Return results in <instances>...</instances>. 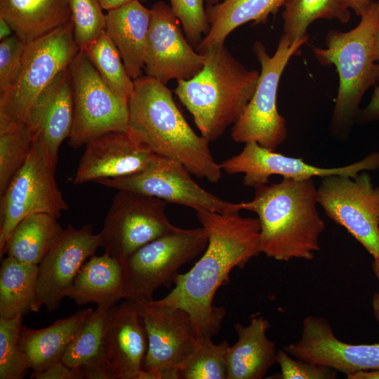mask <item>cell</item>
<instances>
[{
    "mask_svg": "<svg viewBox=\"0 0 379 379\" xmlns=\"http://www.w3.org/2000/svg\"><path fill=\"white\" fill-rule=\"evenodd\" d=\"M241 208L255 213L260 222L261 253L278 261L311 260L321 249L326 225L317 206L314 178L281 181L255 188L253 198Z\"/></svg>",
    "mask_w": 379,
    "mask_h": 379,
    "instance_id": "3",
    "label": "cell"
},
{
    "mask_svg": "<svg viewBox=\"0 0 379 379\" xmlns=\"http://www.w3.org/2000/svg\"><path fill=\"white\" fill-rule=\"evenodd\" d=\"M133 81L128 102V133L154 154L180 163L192 175L218 182L220 164L213 158L209 142L187 124L171 91L147 75Z\"/></svg>",
    "mask_w": 379,
    "mask_h": 379,
    "instance_id": "2",
    "label": "cell"
},
{
    "mask_svg": "<svg viewBox=\"0 0 379 379\" xmlns=\"http://www.w3.org/2000/svg\"><path fill=\"white\" fill-rule=\"evenodd\" d=\"M33 138L25 122L0 119V194L25 163Z\"/></svg>",
    "mask_w": 379,
    "mask_h": 379,
    "instance_id": "33",
    "label": "cell"
},
{
    "mask_svg": "<svg viewBox=\"0 0 379 379\" xmlns=\"http://www.w3.org/2000/svg\"><path fill=\"white\" fill-rule=\"evenodd\" d=\"M230 345L211 338H199L197 347L178 370V379H227V354Z\"/></svg>",
    "mask_w": 379,
    "mask_h": 379,
    "instance_id": "34",
    "label": "cell"
},
{
    "mask_svg": "<svg viewBox=\"0 0 379 379\" xmlns=\"http://www.w3.org/2000/svg\"><path fill=\"white\" fill-rule=\"evenodd\" d=\"M75 41L80 51L105 31V14L99 0H69Z\"/></svg>",
    "mask_w": 379,
    "mask_h": 379,
    "instance_id": "36",
    "label": "cell"
},
{
    "mask_svg": "<svg viewBox=\"0 0 379 379\" xmlns=\"http://www.w3.org/2000/svg\"><path fill=\"white\" fill-rule=\"evenodd\" d=\"M55 168L39 146L32 142L25 163L1 195L0 251L25 217L45 213L59 218L69 209L55 181Z\"/></svg>",
    "mask_w": 379,
    "mask_h": 379,
    "instance_id": "13",
    "label": "cell"
},
{
    "mask_svg": "<svg viewBox=\"0 0 379 379\" xmlns=\"http://www.w3.org/2000/svg\"><path fill=\"white\" fill-rule=\"evenodd\" d=\"M22 314L0 317V379H21L30 370L28 359L19 345Z\"/></svg>",
    "mask_w": 379,
    "mask_h": 379,
    "instance_id": "35",
    "label": "cell"
},
{
    "mask_svg": "<svg viewBox=\"0 0 379 379\" xmlns=\"http://www.w3.org/2000/svg\"><path fill=\"white\" fill-rule=\"evenodd\" d=\"M82 51L105 84L122 102L128 104L134 81L128 75L117 48L107 32H103Z\"/></svg>",
    "mask_w": 379,
    "mask_h": 379,
    "instance_id": "31",
    "label": "cell"
},
{
    "mask_svg": "<svg viewBox=\"0 0 379 379\" xmlns=\"http://www.w3.org/2000/svg\"><path fill=\"white\" fill-rule=\"evenodd\" d=\"M348 379H379V368L362 371L347 375Z\"/></svg>",
    "mask_w": 379,
    "mask_h": 379,
    "instance_id": "44",
    "label": "cell"
},
{
    "mask_svg": "<svg viewBox=\"0 0 379 379\" xmlns=\"http://www.w3.org/2000/svg\"><path fill=\"white\" fill-rule=\"evenodd\" d=\"M287 0H223L206 6L210 29L195 49L204 53L212 46L224 43L228 35L242 25L265 24L271 14H276Z\"/></svg>",
    "mask_w": 379,
    "mask_h": 379,
    "instance_id": "27",
    "label": "cell"
},
{
    "mask_svg": "<svg viewBox=\"0 0 379 379\" xmlns=\"http://www.w3.org/2000/svg\"><path fill=\"white\" fill-rule=\"evenodd\" d=\"M166 202L142 194L118 190L100 232L105 253L124 262L147 243L173 231Z\"/></svg>",
    "mask_w": 379,
    "mask_h": 379,
    "instance_id": "12",
    "label": "cell"
},
{
    "mask_svg": "<svg viewBox=\"0 0 379 379\" xmlns=\"http://www.w3.org/2000/svg\"><path fill=\"white\" fill-rule=\"evenodd\" d=\"M191 173L180 163L157 156L152 164L138 174L113 179H102L95 182L103 186L137 192L173 203L202 208L222 214L241 211L240 203L223 200L200 187Z\"/></svg>",
    "mask_w": 379,
    "mask_h": 379,
    "instance_id": "14",
    "label": "cell"
},
{
    "mask_svg": "<svg viewBox=\"0 0 379 379\" xmlns=\"http://www.w3.org/2000/svg\"><path fill=\"white\" fill-rule=\"evenodd\" d=\"M201 54L205 58L201 70L190 79L177 81L173 92L192 114L201 135L211 142L239 119L260 73L247 69L224 43Z\"/></svg>",
    "mask_w": 379,
    "mask_h": 379,
    "instance_id": "4",
    "label": "cell"
},
{
    "mask_svg": "<svg viewBox=\"0 0 379 379\" xmlns=\"http://www.w3.org/2000/svg\"><path fill=\"white\" fill-rule=\"evenodd\" d=\"M290 355L333 368L346 376L379 368V343L350 344L340 340L324 317L307 315L300 338L283 348Z\"/></svg>",
    "mask_w": 379,
    "mask_h": 379,
    "instance_id": "18",
    "label": "cell"
},
{
    "mask_svg": "<svg viewBox=\"0 0 379 379\" xmlns=\"http://www.w3.org/2000/svg\"><path fill=\"white\" fill-rule=\"evenodd\" d=\"M378 2L379 3V1H378Z\"/></svg>",
    "mask_w": 379,
    "mask_h": 379,
    "instance_id": "50",
    "label": "cell"
},
{
    "mask_svg": "<svg viewBox=\"0 0 379 379\" xmlns=\"http://www.w3.org/2000/svg\"><path fill=\"white\" fill-rule=\"evenodd\" d=\"M350 8L352 9L357 15L361 17L366 13L375 1L373 0H346Z\"/></svg>",
    "mask_w": 379,
    "mask_h": 379,
    "instance_id": "42",
    "label": "cell"
},
{
    "mask_svg": "<svg viewBox=\"0 0 379 379\" xmlns=\"http://www.w3.org/2000/svg\"><path fill=\"white\" fill-rule=\"evenodd\" d=\"M73 91L69 67L60 72L33 104L26 124L33 142L56 168L62 142L73 126Z\"/></svg>",
    "mask_w": 379,
    "mask_h": 379,
    "instance_id": "21",
    "label": "cell"
},
{
    "mask_svg": "<svg viewBox=\"0 0 379 379\" xmlns=\"http://www.w3.org/2000/svg\"><path fill=\"white\" fill-rule=\"evenodd\" d=\"M276 363L279 379H335L338 371L326 366L307 361L290 355L284 349L277 351Z\"/></svg>",
    "mask_w": 379,
    "mask_h": 379,
    "instance_id": "39",
    "label": "cell"
},
{
    "mask_svg": "<svg viewBox=\"0 0 379 379\" xmlns=\"http://www.w3.org/2000/svg\"><path fill=\"white\" fill-rule=\"evenodd\" d=\"M123 262L105 253L90 257L77 274L67 298L79 306L89 303L110 309L125 298Z\"/></svg>",
    "mask_w": 379,
    "mask_h": 379,
    "instance_id": "24",
    "label": "cell"
},
{
    "mask_svg": "<svg viewBox=\"0 0 379 379\" xmlns=\"http://www.w3.org/2000/svg\"><path fill=\"white\" fill-rule=\"evenodd\" d=\"M133 0H99L103 10L107 11L114 9Z\"/></svg>",
    "mask_w": 379,
    "mask_h": 379,
    "instance_id": "45",
    "label": "cell"
},
{
    "mask_svg": "<svg viewBox=\"0 0 379 379\" xmlns=\"http://www.w3.org/2000/svg\"><path fill=\"white\" fill-rule=\"evenodd\" d=\"M27 44L15 34L1 40L0 95L8 91L20 74Z\"/></svg>",
    "mask_w": 379,
    "mask_h": 379,
    "instance_id": "38",
    "label": "cell"
},
{
    "mask_svg": "<svg viewBox=\"0 0 379 379\" xmlns=\"http://www.w3.org/2000/svg\"><path fill=\"white\" fill-rule=\"evenodd\" d=\"M31 378L36 379H82L79 368H72L61 360L40 372H32Z\"/></svg>",
    "mask_w": 379,
    "mask_h": 379,
    "instance_id": "40",
    "label": "cell"
},
{
    "mask_svg": "<svg viewBox=\"0 0 379 379\" xmlns=\"http://www.w3.org/2000/svg\"><path fill=\"white\" fill-rule=\"evenodd\" d=\"M151 10L139 0L108 11L105 32L117 48L128 75L142 76L145 65L146 45Z\"/></svg>",
    "mask_w": 379,
    "mask_h": 379,
    "instance_id": "22",
    "label": "cell"
},
{
    "mask_svg": "<svg viewBox=\"0 0 379 379\" xmlns=\"http://www.w3.org/2000/svg\"><path fill=\"white\" fill-rule=\"evenodd\" d=\"M270 324L260 315H253L247 326L237 324V341L227 354V379H262L276 363L274 342L267 336Z\"/></svg>",
    "mask_w": 379,
    "mask_h": 379,
    "instance_id": "23",
    "label": "cell"
},
{
    "mask_svg": "<svg viewBox=\"0 0 379 379\" xmlns=\"http://www.w3.org/2000/svg\"><path fill=\"white\" fill-rule=\"evenodd\" d=\"M220 166L227 174H244V185L255 189L270 183L272 175L296 180L334 174L354 177L363 171L379 169V152H371L348 165L323 168L311 165L302 158L284 155L251 142L245 143L238 154L223 161Z\"/></svg>",
    "mask_w": 379,
    "mask_h": 379,
    "instance_id": "15",
    "label": "cell"
},
{
    "mask_svg": "<svg viewBox=\"0 0 379 379\" xmlns=\"http://www.w3.org/2000/svg\"><path fill=\"white\" fill-rule=\"evenodd\" d=\"M147 350L146 330L133 302L111 307L100 361L107 379H138Z\"/></svg>",
    "mask_w": 379,
    "mask_h": 379,
    "instance_id": "19",
    "label": "cell"
},
{
    "mask_svg": "<svg viewBox=\"0 0 379 379\" xmlns=\"http://www.w3.org/2000/svg\"><path fill=\"white\" fill-rule=\"evenodd\" d=\"M220 1V0H204V3L206 4V6H211L219 3Z\"/></svg>",
    "mask_w": 379,
    "mask_h": 379,
    "instance_id": "48",
    "label": "cell"
},
{
    "mask_svg": "<svg viewBox=\"0 0 379 379\" xmlns=\"http://www.w3.org/2000/svg\"><path fill=\"white\" fill-rule=\"evenodd\" d=\"M372 268L375 277L379 280V257L374 258L372 263ZM372 307L374 317L379 324V291L373 294Z\"/></svg>",
    "mask_w": 379,
    "mask_h": 379,
    "instance_id": "43",
    "label": "cell"
},
{
    "mask_svg": "<svg viewBox=\"0 0 379 379\" xmlns=\"http://www.w3.org/2000/svg\"><path fill=\"white\" fill-rule=\"evenodd\" d=\"M157 156L128 131L108 132L85 145L73 183L138 174L147 169Z\"/></svg>",
    "mask_w": 379,
    "mask_h": 379,
    "instance_id": "20",
    "label": "cell"
},
{
    "mask_svg": "<svg viewBox=\"0 0 379 379\" xmlns=\"http://www.w3.org/2000/svg\"><path fill=\"white\" fill-rule=\"evenodd\" d=\"M12 31L13 29L8 22L4 18L0 17V39H4L12 35Z\"/></svg>",
    "mask_w": 379,
    "mask_h": 379,
    "instance_id": "46",
    "label": "cell"
},
{
    "mask_svg": "<svg viewBox=\"0 0 379 379\" xmlns=\"http://www.w3.org/2000/svg\"><path fill=\"white\" fill-rule=\"evenodd\" d=\"M318 204L373 257H379V186L367 171L354 177L329 175L317 187Z\"/></svg>",
    "mask_w": 379,
    "mask_h": 379,
    "instance_id": "10",
    "label": "cell"
},
{
    "mask_svg": "<svg viewBox=\"0 0 379 379\" xmlns=\"http://www.w3.org/2000/svg\"><path fill=\"white\" fill-rule=\"evenodd\" d=\"M39 266L8 256L0 268V317L13 318L38 312L36 305Z\"/></svg>",
    "mask_w": 379,
    "mask_h": 379,
    "instance_id": "29",
    "label": "cell"
},
{
    "mask_svg": "<svg viewBox=\"0 0 379 379\" xmlns=\"http://www.w3.org/2000/svg\"><path fill=\"white\" fill-rule=\"evenodd\" d=\"M79 51L72 20L27 44L17 80L0 95V119L26 123L37 98Z\"/></svg>",
    "mask_w": 379,
    "mask_h": 379,
    "instance_id": "8",
    "label": "cell"
},
{
    "mask_svg": "<svg viewBox=\"0 0 379 379\" xmlns=\"http://www.w3.org/2000/svg\"><path fill=\"white\" fill-rule=\"evenodd\" d=\"M0 17L28 44L72 21L69 0H0Z\"/></svg>",
    "mask_w": 379,
    "mask_h": 379,
    "instance_id": "25",
    "label": "cell"
},
{
    "mask_svg": "<svg viewBox=\"0 0 379 379\" xmlns=\"http://www.w3.org/2000/svg\"><path fill=\"white\" fill-rule=\"evenodd\" d=\"M93 310L91 307L79 310L43 328L22 326L19 345L32 372L42 371L62 359L77 329Z\"/></svg>",
    "mask_w": 379,
    "mask_h": 379,
    "instance_id": "26",
    "label": "cell"
},
{
    "mask_svg": "<svg viewBox=\"0 0 379 379\" xmlns=\"http://www.w3.org/2000/svg\"><path fill=\"white\" fill-rule=\"evenodd\" d=\"M307 40L291 44L282 34L272 56L262 42H255L253 50L261 71L252 98L231 129L234 141L244 144L253 142L273 150L285 142L288 131L286 121L277 107L278 86L288 61L300 52V47Z\"/></svg>",
    "mask_w": 379,
    "mask_h": 379,
    "instance_id": "6",
    "label": "cell"
},
{
    "mask_svg": "<svg viewBox=\"0 0 379 379\" xmlns=\"http://www.w3.org/2000/svg\"><path fill=\"white\" fill-rule=\"evenodd\" d=\"M374 56L376 62H379V23L374 39Z\"/></svg>",
    "mask_w": 379,
    "mask_h": 379,
    "instance_id": "47",
    "label": "cell"
},
{
    "mask_svg": "<svg viewBox=\"0 0 379 379\" xmlns=\"http://www.w3.org/2000/svg\"><path fill=\"white\" fill-rule=\"evenodd\" d=\"M375 121H379V86L375 89L367 106L359 110L356 119V122L363 124Z\"/></svg>",
    "mask_w": 379,
    "mask_h": 379,
    "instance_id": "41",
    "label": "cell"
},
{
    "mask_svg": "<svg viewBox=\"0 0 379 379\" xmlns=\"http://www.w3.org/2000/svg\"><path fill=\"white\" fill-rule=\"evenodd\" d=\"M151 10L145 72L164 84L172 79L188 80L203 68L204 55L196 51L185 37L170 6L159 1Z\"/></svg>",
    "mask_w": 379,
    "mask_h": 379,
    "instance_id": "17",
    "label": "cell"
},
{
    "mask_svg": "<svg viewBox=\"0 0 379 379\" xmlns=\"http://www.w3.org/2000/svg\"><path fill=\"white\" fill-rule=\"evenodd\" d=\"M284 7L283 35L291 44L308 39L307 28L318 19L338 20L342 23L350 19L346 0H287Z\"/></svg>",
    "mask_w": 379,
    "mask_h": 379,
    "instance_id": "30",
    "label": "cell"
},
{
    "mask_svg": "<svg viewBox=\"0 0 379 379\" xmlns=\"http://www.w3.org/2000/svg\"><path fill=\"white\" fill-rule=\"evenodd\" d=\"M207 231L202 226L178 227L144 245L123 262L125 300H153L156 290L174 285L180 268L204 253Z\"/></svg>",
    "mask_w": 379,
    "mask_h": 379,
    "instance_id": "7",
    "label": "cell"
},
{
    "mask_svg": "<svg viewBox=\"0 0 379 379\" xmlns=\"http://www.w3.org/2000/svg\"><path fill=\"white\" fill-rule=\"evenodd\" d=\"M143 321L147 350L138 379H178V370L195 350L199 336L190 314L154 299L133 302Z\"/></svg>",
    "mask_w": 379,
    "mask_h": 379,
    "instance_id": "11",
    "label": "cell"
},
{
    "mask_svg": "<svg viewBox=\"0 0 379 379\" xmlns=\"http://www.w3.org/2000/svg\"><path fill=\"white\" fill-rule=\"evenodd\" d=\"M141 3H145L146 1H147L148 0H139Z\"/></svg>",
    "mask_w": 379,
    "mask_h": 379,
    "instance_id": "49",
    "label": "cell"
},
{
    "mask_svg": "<svg viewBox=\"0 0 379 379\" xmlns=\"http://www.w3.org/2000/svg\"><path fill=\"white\" fill-rule=\"evenodd\" d=\"M101 247L100 234L91 224L77 229L69 225L39 263L36 305L48 312L57 310L72 288L85 262Z\"/></svg>",
    "mask_w": 379,
    "mask_h": 379,
    "instance_id": "16",
    "label": "cell"
},
{
    "mask_svg": "<svg viewBox=\"0 0 379 379\" xmlns=\"http://www.w3.org/2000/svg\"><path fill=\"white\" fill-rule=\"evenodd\" d=\"M109 310L98 307L87 316L62 356L61 361L65 365L79 368L95 363L100 364Z\"/></svg>",
    "mask_w": 379,
    "mask_h": 379,
    "instance_id": "32",
    "label": "cell"
},
{
    "mask_svg": "<svg viewBox=\"0 0 379 379\" xmlns=\"http://www.w3.org/2000/svg\"><path fill=\"white\" fill-rule=\"evenodd\" d=\"M57 218L45 213L30 214L14 227L3 249L4 254L24 263L39 265L63 229Z\"/></svg>",
    "mask_w": 379,
    "mask_h": 379,
    "instance_id": "28",
    "label": "cell"
},
{
    "mask_svg": "<svg viewBox=\"0 0 379 379\" xmlns=\"http://www.w3.org/2000/svg\"><path fill=\"white\" fill-rule=\"evenodd\" d=\"M170 7L179 20L186 39L195 49L208 34L210 25L204 0H169Z\"/></svg>",
    "mask_w": 379,
    "mask_h": 379,
    "instance_id": "37",
    "label": "cell"
},
{
    "mask_svg": "<svg viewBox=\"0 0 379 379\" xmlns=\"http://www.w3.org/2000/svg\"><path fill=\"white\" fill-rule=\"evenodd\" d=\"M74 120L68 144L78 149L91 139L112 131H127L128 104L105 84L84 51L69 66Z\"/></svg>",
    "mask_w": 379,
    "mask_h": 379,
    "instance_id": "9",
    "label": "cell"
},
{
    "mask_svg": "<svg viewBox=\"0 0 379 379\" xmlns=\"http://www.w3.org/2000/svg\"><path fill=\"white\" fill-rule=\"evenodd\" d=\"M379 23V3L361 17L350 31L330 30L326 48L312 47L323 65H334L339 76V88L331 122V133L347 138L359 112L366 91L379 81V62L374 56V39Z\"/></svg>",
    "mask_w": 379,
    "mask_h": 379,
    "instance_id": "5",
    "label": "cell"
},
{
    "mask_svg": "<svg viewBox=\"0 0 379 379\" xmlns=\"http://www.w3.org/2000/svg\"><path fill=\"white\" fill-rule=\"evenodd\" d=\"M208 234V244L194 266L178 274L171 291L156 302L180 307L192 318L201 338L218 334L225 316L222 307L213 304L218 288L229 282L230 272L242 269L258 256L260 226L258 218L244 217L240 212L222 214L206 209L194 210Z\"/></svg>",
    "mask_w": 379,
    "mask_h": 379,
    "instance_id": "1",
    "label": "cell"
}]
</instances>
